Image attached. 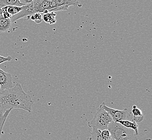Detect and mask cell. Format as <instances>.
Returning <instances> with one entry per match:
<instances>
[{"mask_svg":"<svg viewBox=\"0 0 152 140\" xmlns=\"http://www.w3.org/2000/svg\"><path fill=\"white\" fill-rule=\"evenodd\" d=\"M0 101L7 109L19 108L28 112H31L33 105L31 97L24 92L20 84L8 89L0 90Z\"/></svg>","mask_w":152,"mask_h":140,"instance_id":"6da1fadb","label":"cell"},{"mask_svg":"<svg viewBox=\"0 0 152 140\" xmlns=\"http://www.w3.org/2000/svg\"><path fill=\"white\" fill-rule=\"evenodd\" d=\"M2 13V9L0 8V15H1Z\"/></svg>","mask_w":152,"mask_h":140,"instance_id":"603a6c76","label":"cell"},{"mask_svg":"<svg viewBox=\"0 0 152 140\" xmlns=\"http://www.w3.org/2000/svg\"><path fill=\"white\" fill-rule=\"evenodd\" d=\"M100 105L102 107V108L104 110L108 112V114L111 117L113 121L115 122H118L120 120H126V119L129 115L127 109L126 108L123 110H118L110 108L106 105L105 102H102V104H101Z\"/></svg>","mask_w":152,"mask_h":140,"instance_id":"277c9868","label":"cell"},{"mask_svg":"<svg viewBox=\"0 0 152 140\" xmlns=\"http://www.w3.org/2000/svg\"><path fill=\"white\" fill-rule=\"evenodd\" d=\"M8 109H7L6 107L3 105V104L0 101V115H3L4 113L6 112Z\"/></svg>","mask_w":152,"mask_h":140,"instance_id":"ffe728a7","label":"cell"},{"mask_svg":"<svg viewBox=\"0 0 152 140\" xmlns=\"http://www.w3.org/2000/svg\"><path fill=\"white\" fill-rule=\"evenodd\" d=\"M22 7L24 5L20 3V0H0V8L6 6Z\"/></svg>","mask_w":152,"mask_h":140,"instance_id":"9c48e42d","label":"cell"},{"mask_svg":"<svg viewBox=\"0 0 152 140\" xmlns=\"http://www.w3.org/2000/svg\"><path fill=\"white\" fill-rule=\"evenodd\" d=\"M0 117H1V115H0Z\"/></svg>","mask_w":152,"mask_h":140,"instance_id":"83f0119b","label":"cell"},{"mask_svg":"<svg viewBox=\"0 0 152 140\" xmlns=\"http://www.w3.org/2000/svg\"><path fill=\"white\" fill-rule=\"evenodd\" d=\"M113 140V139H111V140Z\"/></svg>","mask_w":152,"mask_h":140,"instance_id":"d4e9b609","label":"cell"},{"mask_svg":"<svg viewBox=\"0 0 152 140\" xmlns=\"http://www.w3.org/2000/svg\"><path fill=\"white\" fill-rule=\"evenodd\" d=\"M0 88H1V86H0Z\"/></svg>","mask_w":152,"mask_h":140,"instance_id":"4316f807","label":"cell"},{"mask_svg":"<svg viewBox=\"0 0 152 140\" xmlns=\"http://www.w3.org/2000/svg\"><path fill=\"white\" fill-rule=\"evenodd\" d=\"M108 129L111 138L114 140H137L134 131L120 125L119 123L112 121L108 125Z\"/></svg>","mask_w":152,"mask_h":140,"instance_id":"7a4b0ae2","label":"cell"},{"mask_svg":"<svg viewBox=\"0 0 152 140\" xmlns=\"http://www.w3.org/2000/svg\"><path fill=\"white\" fill-rule=\"evenodd\" d=\"M145 140H152V139H146Z\"/></svg>","mask_w":152,"mask_h":140,"instance_id":"cb8c5ba5","label":"cell"},{"mask_svg":"<svg viewBox=\"0 0 152 140\" xmlns=\"http://www.w3.org/2000/svg\"><path fill=\"white\" fill-rule=\"evenodd\" d=\"M35 1V0H33V1Z\"/></svg>","mask_w":152,"mask_h":140,"instance_id":"484cf974","label":"cell"},{"mask_svg":"<svg viewBox=\"0 0 152 140\" xmlns=\"http://www.w3.org/2000/svg\"><path fill=\"white\" fill-rule=\"evenodd\" d=\"M56 2L58 7L67 6L68 7L71 6H76L77 2V0H53Z\"/></svg>","mask_w":152,"mask_h":140,"instance_id":"8fae6325","label":"cell"},{"mask_svg":"<svg viewBox=\"0 0 152 140\" xmlns=\"http://www.w3.org/2000/svg\"><path fill=\"white\" fill-rule=\"evenodd\" d=\"M29 19L33 20L36 23L39 24L41 23L43 20V18L41 13L39 12H35L30 16Z\"/></svg>","mask_w":152,"mask_h":140,"instance_id":"5bb4252c","label":"cell"},{"mask_svg":"<svg viewBox=\"0 0 152 140\" xmlns=\"http://www.w3.org/2000/svg\"><path fill=\"white\" fill-rule=\"evenodd\" d=\"M132 113L133 116H139V115H143L142 112L140 109L137 108L135 105H133V106Z\"/></svg>","mask_w":152,"mask_h":140,"instance_id":"e0dca14e","label":"cell"},{"mask_svg":"<svg viewBox=\"0 0 152 140\" xmlns=\"http://www.w3.org/2000/svg\"><path fill=\"white\" fill-rule=\"evenodd\" d=\"M12 108H10L9 109H8L7 111H6V112L4 113L3 115L0 117V137L1 135L2 134V129H3V125L6 122V119L7 118V117H8L10 112L12 111Z\"/></svg>","mask_w":152,"mask_h":140,"instance_id":"4fadbf2b","label":"cell"},{"mask_svg":"<svg viewBox=\"0 0 152 140\" xmlns=\"http://www.w3.org/2000/svg\"><path fill=\"white\" fill-rule=\"evenodd\" d=\"M118 123H119L120 125H123L124 127L127 128H131L132 125V121H130L129 120H123L119 121Z\"/></svg>","mask_w":152,"mask_h":140,"instance_id":"2e32d148","label":"cell"},{"mask_svg":"<svg viewBox=\"0 0 152 140\" xmlns=\"http://www.w3.org/2000/svg\"><path fill=\"white\" fill-rule=\"evenodd\" d=\"M144 119V116L142 115H139V116H133L132 117V120H133L136 123L141 122L143 121Z\"/></svg>","mask_w":152,"mask_h":140,"instance_id":"ac0fdd59","label":"cell"},{"mask_svg":"<svg viewBox=\"0 0 152 140\" xmlns=\"http://www.w3.org/2000/svg\"><path fill=\"white\" fill-rule=\"evenodd\" d=\"M20 3L23 4L24 6L29 4L33 2V0H20Z\"/></svg>","mask_w":152,"mask_h":140,"instance_id":"44dd1931","label":"cell"},{"mask_svg":"<svg viewBox=\"0 0 152 140\" xmlns=\"http://www.w3.org/2000/svg\"><path fill=\"white\" fill-rule=\"evenodd\" d=\"M56 14L54 12H49L44 14L42 18L43 20H44L45 23L52 24L56 23Z\"/></svg>","mask_w":152,"mask_h":140,"instance_id":"30bf717a","label":"cell"},{"mask_svg":"<svg viewBox=\"0 0 152 140\" xmlns=\"http://www.w3.org/2000/svg\"><path fill=\"white\" fill-rule=\"evenodd\" d=\"M35 12L33 2L29 4L23 6V9L20 12L10 18L11 22H14L22 18H26L28 20H29L30 16Z\"/></svg>","mask_w":152,"mask_h":140,"instance_id":"5b68a950","label":"cell"},{"mask_svg":"<svg viewBox=\"0 0 152 140\" xmlns=\"http://www.w3.org/2000/svg\"><path fill=\"white\" fill-rule=\"evenodd\" d=\"M89 140H106L104 139L101 135L100 131L94 128H92L91 136L89 138Z\"/></svg>","mask_w":152,"mask_h":140,"instance_id":"7c38bea8","label":"cell"},{"mask_svg":"<svg viewBox=\"0 0 152 140\" xmlns=\"http://www.w3.org/2000/svg\"><path fill=\"white\" fill-rule=\"evenodd\" d=\"M22 9H23V6L22 7L6 6V7H4L1 8L2 11L7 12L12 16L16 15L18 12H20Z\"/></svg>","mask_w":152,"mask_h":140,"instance_id":"ba28073f","label":"cell"},{"mask_svg":"<svg viewBox=\"0 0 152 140\" xmlns=\"http://www.w3.org/2000/svg\"><path fill=\"white\" fill-rule=\"evenodd\" d=\"M12 58L11 56H7V57H3L0 55V64H2L3 63H5L7 61H12Z\"/></svg>","mask_w":152,"mask_h":140,"instance_id":"d6986e66","label":"cell"},{"mask_svg":"<svg viewBox=\"0 0 152 140\" xmlns=\"http://www.w3.org/2000/svg\"><path fill=\"white\" fill-rule=\"evenodd\" d=\"M11 25L10 18H4L0 15V32H6L9 29Z\"/></svg>","mask_w":152,"mask_h":140,"instance_id":"52a82bcc","label":"cell"},{"mask_svg":"<svg viewBox=\"0 0 152 140\" xmlns=\"http://www.w3.org/2000/svg\"><path fill=\"white\" fill-rule=\"evenodd\" d=\"M12 78L10 74L0 69V90H4L12 87Z\"/></svg>","mask_w":152,"mask_h":140,"instance_id":"8992f818","label":"cell"},{"mask_svg":"<svg viewBox=\"0 0 152 140\" xmlns=\"http://www.w3.org/2000/svg\"><path fill=\"white\" fill-rule=\"evenodd\" d=\"M1 15H2L4 18H10H10L12 17V16L10 15L9 13H8L7 12H5V11H2V13Z\"/></svg>","mask_w":152,"mask_h":140,"instance_id":"7402d4cb","label":"cell"},{"mask_svg":"<svg viewBox=\"0 0 152 140\" xmlns=\"http://www.w3.org/2000/svg\"><path fill=\"white\" fill-rule=\"evenodd\" d=\"M100 135L102 137L106 140H110L111 139V133L108 129H105L100 131Z\"/></svg>","mask_w":152,"mask_h":140,"instance_id":"9a60e30c","label":"cell"},{"mask_svg":"<svg viewBox=\"0 0 152 140\" xmlns=\"http://www.w3.org/2000/svg\"><path fill=\"white\" fill-rule=\"evenodd\" d=\"M112 121L111 117L108 112L104 110L100 105L94 118L88 122V125L90 128H94L102 131L107 129L108 125Z\"/></svg>","mask_w":152,"mask_h":140,"instance_id":"3957f363","label":"cell"}]
</instances>
